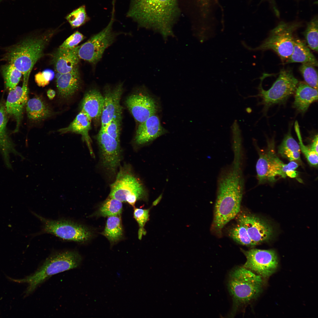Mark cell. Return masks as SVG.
Here are the masks:
<instances>
[{
	"label": "cell",
	"instance_id": "cell-1",
	"mask_svg": "<svg viewBox=\"0 0 318 318\" xmlns=\"http://www.w3.org/2000/svg\"><path fill=\"white\" fill-rule=\"evenodd\" d=\"M242 164L233 162L219 177L213 227L218 232L239 213L244 181Z\"/></svg>",
	"mask_w": 318,
	"mask_h": 318
},
{
	"label": "cell",
	"instance_id": "cell-2",
	"mask_svg": "<svg viewBox=\"0 0 318 318\" xmlns=\"http://www.w3.org/2000/svg\"><path fill=\"white\" fill-rule=\"evenodd\" d=\"M179 13L177 0H131L127 16L139 26L152 28L165 37L172 34Z\"/></svg>",
	"mask_w": 318,
	"mask_h": 318
},
{
	"label": "cell",
	"instance_id": "cell-3",
	"mask_svg": "<svg viewBox=\"0 0 318 318\" xmlns=\"http://www.w3.org/2000/svg\"><path fill=\"white\" fill-rule=\"evenodd\" d=\"M52 34L28 37L6 49L2 60L7 61L21 72L23 83L28 84L32 70L42 56Z\"/></svg>",
	"mask_w": 318,
	"mask_h": 318
},
{
	"label": "cell",
	"instance_id": "cell-4",
	"mask_svg": "<svg viewBox=\"0 0 318 318\" xmlns=\"http://www.w3.org/2000/svg\"><path fill=\"white\" fill-rule=\"evenodd\" d=\"M263 278L244 266L230 273L228 290L233 302V315L256 299L262 290Z\"/></svg>",
	"mask_w": 318,
	"mask_h": 318
},
{
	"label": "cell",
	"instance_id": "cell-5",
	"mask_svg": "<svg viewBox=\"0 0 318 318\" xmlns=\"http://www.w3.org/2000/svg\"><path fill=\"white\" fill-rule=\"evenodd\" d=\"M82 260V256L76 251H64L52 253L35 272L24 279V281L29 284L26 294L32 292L53 275L78 267Z\"/></svg>",
	"mask_w": 318,
	"mask_h": 318
},
{
	"label": "cell",
	"instance_id": "cell-6",
	"mask_svg": "<svg viewBox=\"0 0 318 318\" xmlns=\"http://www.w3.org/2000/svg\"><path fill=\"white\" fill-rule=\"evenodd\" d=\"M258 151L259 158L256 170L259 183L275 182L278 180V177L285 178L287 176L294 178L298 175L295 169L298 164L294 161L287 164L284 163L276 153L273 141L268 143L266 150Z\"/></svg>",
	"mask_w": 318,
	"mask_h": 318
},
{
	"label": "cell",
	"instance_id": "cell-7",
	"mask_svg": "<svg viewBox=\"0 0 318 318\" xmlns=\"http://www.w3.org/2000/svg\"><path fill=\"white\" fill-rule=\"evenodd\" d=\"M301 26L298 22L281 21L271 30L269 37L259 46L253 49L247 46L243 41L242 43L249 50H273L282 62L286 61L293 51L295 40L294 33Z\"/></svg>",
	"mask_w": 318,
	"mask_h": 318
},
{
	"label": "cell",
	"instance_id": "cell-8",
	"mask_svg": "<svg viewBox=\"0 0 318 318\" xmlns=\"http://www.w3.org/2000/svg\"><path fill=\"white\" fill-rule=\"evenodd\" d=\"M147 193L141 183L129 170L121 169L110 185L109 197L134 206L137 200L146 198Z\"/></svg>",
	"mask_w": 318,
	"mask_h": 318
},
{
	"label": "cell",
	"instance_id": "cell-9",
	"mask_svg": "<svg viewBox=\"0 0 318 318\" xmlns=\"http://www.w3.org/2000/svg\"><path fill=\"white\" fill-rule=\"evenodd\" d=\"M32 213L43 224V233L51 234L64 240L78 242H85L91 236L87 228L78 223L67 220L49 219L34 212Z\"/></svg>",
	"mask_w": 318,
	"mask_h": 318
},
{
	"label": "cell",
	"instance_id": "cell-10",
	"mask_svg": "<svg viewBox=\"0 0 318 318\" xmlns=\"http://www.w3.org/2000/svg\"><path fill=\"white\" fill-rule=\"evenodd\" d=\"M262 82L258 87L259 93L256 96L262 99V103L266 107L284 102L295 90L299 83L292 70L283 69L271 87L268 90H264Z\"/></svg>",
	"mask_w": 318,
	"mask_h": 318
},
{
	"label": "cell",
	"instance_id": "cell-11",
	"mask_svg": "<svg viewBox=\"0 0 318 318\" xmlns=\"http://www.w3.org/2000/svg\"><path fill=\"white\" fill-rule=\"evenodd\" d=\"M113 15L105 28L79 46L78 53L80 59L96 64L102 58L106 49L114 42L117 35L112 29Z\"/></svg>",
	"mask_w": 318,
	"mask_h": 318
},
{
	"label": "cell",
	"instance_id": "cell-12",
	"mask_svg": "<svg viewBox=\"0 0 318 318\" xmlns=\"http://www.w3.org/2000/svg\"><path fill=\"white\" fill-rule=\"evenodd\" d=\"M242 251L246 259L243 266L263 279L268 278L276 271L278 259L274 250L254 249Z\"/></svg>",
	"mask_w": 318,
	"mask_h": 318
},
{
	"label": "cell",
	"instance_id": "cell-13",
	"mask_svg": "<svg viewBox=\"0 0 318 318\" xmlns=\"http://www.w3.org/2000/svg\"><path fill=\"white\" fill-rule=\"evenodd\" d=\"M97 139L103 166L111 173L115 174L120 160V142L101 130Z\"/></svg>",
	"mask_w": 318,
	"mask_h": 318
},
{
	"label": "cell",
	"instance_id": "cell-14",
	"mask_svg": "<svg viewBox=\"0 0 318 318\" xmlns=\"http://www.w3.org/2000/svg\"><path fill=\"white\" fill-rule=\"evenodd\" d=\"M125 103L135 120L139 124L155 115L158 110L155 100L143 92L130 95L126 99Z\"/></svg>",
	"mask_w": 318,
	"mask_h": 318
},
{
	"label": "cell",
	"instance_id": "cell-15",
	"mask_svg": "<svg viewBox=\"0 0 318 318\" xmlns=\"http://www.w3.org/2000/svg\"><path fill=\"white\" fill-rule=\"evenodd\" d=\"M236 217L238 223L246 228L254 246L269 240L272 236L271 226L259 218L245 213H239Z\"/></svg>",
	"mask_w": 318,
	"mask_h": 318
},
{
	"label": "cell",
	"instance_id": "cell-16",
	"mask_svg": "<svg viewBox=\"0 0 318 318\" xmlns=\"http://www.w3.org/2000/svg\"><path fill=\"white\" fill-rule=\"evenodd\" d=\"M123 91V84L120 83L115 87H109L105 90L104 104L101 116L100 130H104L107 124L115 117L121 115L120 100Z\"/></svg>",
	"mask_w": 318,
	"mask_h": 318
},
{
	"label": "cell",
	"instance_id": "cell-17",
	"mask_svg": "<svg viewBox=\"0 0 318 318\" xmlns=\"http://www.w3.org/2000/svg\"><path fill=\"white\" fill-rule=\"evenodd\" d=\"M28 84L23 83L21 87L16 86L9 90L5 107L7 114L13 117L16 122L15 132L18 130L23 110L28 100Z\"/></svg>",
	"mask_w": 318,
	"mask_h": 318
},
{
	"label": "cell",
	"instance_id": "cell-18",
	"mask_svg": "<svg viewBox=\"0 0 318 318\" xmlns=\"http://www.w3.org/2000/svg\"><path fill=\"white\" fill-rule=\"evenodd\" d=\"M165 132L158 117L155 114L139 124L136 132L135 140L138 144L143 145L154 140Z\"/></svg>",
	"mask_w": 318,
	"mask_h": 318
},
{
	"label": "cell",
	"instance_id": "cell-19",
	"mask_svg": "<svg viewBox=\"0 0 318 318\" xmlns=\"http://www.w3.org/2000/svg\"><path fill=\"white\" fill-rule=\"evenodd\" d=\"M79 46L72 49L59 48L54 54L53 63L57 72L62 74L71 72L78 67L80 59Z\"/></svg>",
	"mask_w": 318,
	"mask_h": 318
},
{
	"label": "cell",
	"instance_id": "cell-20",
	"mask_svg": "<svg viewBox=\"0 0 318 318\" xmlns=\"http://www.w3.org/2000/svg\"><path fill=\"white\" fill-rule=\"evenodd\" d=\"M92 120L87 115L81 111L68 126L60 128L57 131L61 134L72 132L81 134L82 140L87 144L90 154L94 156L91 145V139L88 134Z\"/></svg>",
	"mask_w": 318,
	"mask_h": 318
},
{
	"label": "cell",
	"instance_id": "cell-21",
	"mask_svg": "<svg viewBox=\"0 0 318 318\" xmlns=\"http://www.w3.org/2000/svg\"><path fill=\"white\" fill-rule=\"evenodd\" d=\"M80 83L78 67L70 72L61 74L56 79L58 94L64 98H70L78 90Z\"/></svg>",
	"mask_w": 318,
	"mask_h": 318
},
{
	"label": "cell",
	"instance_id": "cell-22",
	"mask_svg": "<svg viewBox=\"0 0 318 318\" xmlns=\"http://www.w3.org/2000/svg\"><path fill=\"white\" fill-rule=\"evenodd\" d=\"M7 113L5 106L0 103V151L5 164L9 168L11 167L10 163V155L11 153L21 156L15 149L6 132Z\"/></svg>",
	"mask_w": 318,
	"mask_h": 318
},
{
	"label": "cell",
	"instance_id": "cell-23",
	"mask_svg": "<svg viewBox=\"0 0 318 318\" xmlns=\"http://www.w3.org/2000/svg\"><path fill=\"white\" fill-rule=\"evenodd\" d=\"M104 102V97L100 92L92 89L87 92L81 104V111L87 115L92 119L101 117Z\"/></svg>",
	"mask_w": 318,
	"mask_h": 318
},
{
	"label": "cell",
	"instance_id": "cell-24",
	"mask_svg": "<svg viewBox=\"0 0 318 318\" xmlns=\"http://www.w3.org/2000/svg\"><path fill=\"white\" fill-rule=\"evenodd\" d=\"M295 92L293 106L302 113L305 112L310 105L318 100L317 89L304 82L298 83Z\"/></svg>",
	"mask_w": 318,
	"mask_h": 318
},
{
	"label": "cell",
	"instance_id": "cell-25",
	"mask_svg": "<svg viewBox=\"0 0 318 318\" xmlns=\"http://www.w3.org/2000/svg\"><path fill=\"white\" fill-rule=\"evenodd\" d=\"M26 106L28 117L31 120H42L50 117L53 114L48 105L39 97L28 100Z\"/></svg>",
	"mask_w": 318,
	"mask_h": 318
},
{
	"label": "cell",
	"instance_id": "cell-26",
	"mask_svg": "<svg viewBox=\"0 0 318 318\" xmlns=\"http://www.w3.org/2000/svg\"><path fill=\"white\" fill-rule=\"evenodd\" d=\"M300 62L314 66H318L317 61L305 43L299 39H295L293 52L284 64Z\"/></svg>",
	"mask_w": 318,
	"mask_h": 318
},
{
	"label": "cell",
	"instance_id": "cell-27",
	"mask_svg": "<svg viewBox=\"0 0 318 318\" xmlns=\"http://www.w3.org/2000/svg\"><path fill=\"white\" fill-rule=\"evenodd\" d=\"M290 130H289L278 148L281 156L290 161L300 160L301 150L299 145L292 136Z\"/></svg>",
	"mask_w": 318,
	"mask_h": 318
},
{
	"label": "cell",
	"instance_id": "cell-28",
	"mask_svg": "<svg viewBox=\"0 0 318 318\" xmlns=\"http://www.w3.org/2000/svg\"><path fill=\"white\" fill-rule=\"evenodd\" d=\"M118 216L108 217L105 229L102 233L104 236L112 243L117 241L122 235L121 219Z\"/></svg>",
	"mask_w": 318,
	"mask_h": 318
},
{
	"label": "cell",
	"instance_id": "cell-29",
	"mask_svg": "<svg viewBox=\"0 0 318 318\" xmlns=\"http://www.w3.org/2000/svg\"><path fill=\"white\" fill-rule=\"evenodd\" d=\"M1 72L6 87L9 90L17 86L22 75L18 69L9 63L2 66Z\"/></svg>",
	"mask_w": 318,
	"mask_h": 318
},
{
	"label": "cell",
	"instance_id": "cell-30",
	"mask_svg": "<svg viewBox=\"0 0 318 318\" xmlns=\"http://www.w3.org/2000/svg\"><path fill=\"white\" fill-rule=\"evenodd\" d=\"M318 17L314 16L307 24L306 28L303 33L308 46L312 49L318 51Z\"/></svg>",
	"mask_w": 318,
	"mask_h": 318
},
{
	"label": "cell",
	"instance_id": "cell-31",
	"mask_svg": "<svg viewBox=\"0 0 318 318\" xmlns=\"http://www.w3.org/2000/svg\"><path fill=\"white\" fill-rule=\"evenodd\" d=\"M122 202L113 198H107L102 204L99 211V214L103 217L119 215L121 213Z\"/></svg>",
	"mask_w": 318,
	"mask_h": 318
},
{
	"label": "cell",
	"instance_id": "cell-32",
	"mask_svg": "<svg viewBox=\"0 0 318 318\" xmlns=\"http://www.w3.org/2000/svg\"><path fill=\"white\" fill-rule=\"evenodd\" d=\"M72 28L79 27L90 20L87 14L85 6L82 5L74 10L66 17Z\"/></svg>",
	"mask_w": 318,
	"mask_h": 318
},
{
	"label": "cell",
	"instance_id": "cell-33",
	"mask_svg": "<svg viewBox=\"0 0 318 318\" xmlns=\"http://www.w3.org/2000/svg\"><path fill=\"white\" fill-rule=\"evenodd\" d=\"M229 235L235 241L247 246H254L246 228L238 223L230 230Z\"/></svg>",
	"mask_w": 318,
	"mask_h": 318
},
{
	"label": "cell",
	"instance_id": "cell-34",
	"mask_svg": "<svg viewBox=\"0 0 318 318\" xmlns=\"http://www.w3.org/2000/svg\"><path fill=\"white\" fill-rule=\"evenodd\" d=\"M299 70L307 84L318 89L317 72L314 66L308 64H302Z\"/></svg>",
	"mask_w": 318,
	"mask_h": 318
},
{
	"label": "cell",
	"instance_id": "cell-35",
	"mask_svg": "<svg viewBox=\"0 0 318 318\" xmlns=\"http://www.w3.org/2000/svg\"><path fill=\"white\" fill-rule=\"evenodd\" d=\"M295 128L299 141V145L300 150L306 158L309 163L314 166H317L318 165V154L314 151L311 150L309 147L305 146L303 143L299 127L297 121L295 123Z\"/></svg>",
	"mask_w": 318,
	"mask_h": 318
},
{
	"label": "cell",
	"instance_id": "cell-36",
	"mask_svg": "<svg viewBox=\"0 0 318 318\" xmlns=\"http://www.w3.org/2000/svg\"><path fill=\"white\" fill-rule=\"evenodd\" d=\"M149 209H145L135 208L134 216L138 223L139 226L138 231V237L140 239L143 234H145L144 227L149 218Z\"/></svg>",
	"mask_w": 318,
	"mask_h": 318
},
{
	"label": "cell",
	"instance_id": "cell-37",
	"mask_svg": "<svg viewBox=\"0 0 318 318\" xmlns=\"http://www.w3.org/2000/svg\"><path fill=\"white\" fill-rule=\"evenodd\" d=\"M121 118V115L114 118L103 130L119 142Z\"/></svg>",
	"mask_w": 318,
	"mask_h": 318
},
{
	"label": "cell",
	"instance_id": "cell-38",
	"mask_svg": "<svg viewBox=\"0 0 318 318\" xmlns=\"http://www.w3.org/2000/svg\"><path fill=\"white\" fill-rule=\"evenodd\" d=\"M54 76V73L53 70L47 69L37 74L35 76V80L38 86L44 87L49 83Z\"/></svg>",
	"mask_w": 318,
	"mask_h": 318
},
{
	"label": "cell",
	"instance_id": "cell-39",
	"mask_svg": "<svg viewBox=\"0 0 318 318\" xmlns=\"http://www.w3.org/2000/svg\"><path fill=\"white\" fill-rule=\"evenodd\" d=\"M85 38L82 34L78 31H76L68 37L59 48L64 49L74 48L77 47Z\"/></svg>",
	"mask_w": 318,
	"mask_h": 318
},
{
	"label": "cell",
	"instance_id": "cell-40",
	"mask_svg": "<svg viewBox=\"0 0 318 318\" xmlns=\"http://www.w3.org/2000/svg\"><path fill=\"white\" fill-rule=\"evenodd\" d=\"M318 135H315L309 148L318 154Z\"/></svg>",
	"mask_w": 318,
	"mask_h": 318
},
{
	"label": "cell",
	"instance_id": "cell-41",
	"mask_svg": "<svg viewBox=\"0 0 318 318\" xmlns=\"http://www.w3.org/2000/svg\"><path fill=\"white\" fill-rule=\"evenodd\" d=\"M47 95L49 98L50 100H52L55 97L56 92L54 90L49 89L47 92Z\"/></svg>",
	"mask_w": 318,
	"mask_h": 318
},
{
	"label": "cell",
	"instance_id": "cell-42",
	"mask_svg": "<svg viewBox=\"0 0 318 318\" xmlns=\"http://www.w3.org/2000/svg\"><path fill=\"white\" fill-rule=\"evenodd\" d=\"M161 198H162V195H161L160 196H159V197L155 201H154V202L153 203V204H154L155 205L157 204L158 203V202H159V201L161 199Z\"/></svg>",
	"mask_w": 318,
	"mask_h": 318
},
{
	"label": "cell",
	"instance_id": "cell-43",
	"mask_svg": "<svg viewBox=\"0 0 318 318\" xmlns=\"http://www.w3.org/2000/svg\"><path fill=\"white\" fill-rule=\"evenodd\" d=\"M245 111L247 113H250L251 112V109L250 107H247L245 109Z\"/></svg>",
	"mask_w": 318,
	"mask_h": 318
},
{
	"label": "cell",
	"instance_id": "cell-44",
	"mask_svg": "<svg viewBox=\"0 0 318 318\" xmlns=\"http://www.w3.org/2000/svg\"><path fill=\"white\" fill-rule=\"evenodd\" d=\"M3 0H0V3Z\"/></svg>",
	"mask_w": 318,
	"mask_h": 318
},
{
	"label": "cell",
	"instance_id": "cell-45",
	"mask_svg": "<svg viewBox=\"0 0 318 318\" xmlns=\"http://www.w3.org/2000/svg\"><path fill=\"white\" fill-rule=\"evenodd\" d=\"M274 0H271V1H274Z\"/></svg>",
	"mask_w": 318,
	"mask_h": 318
}]
</instances>
